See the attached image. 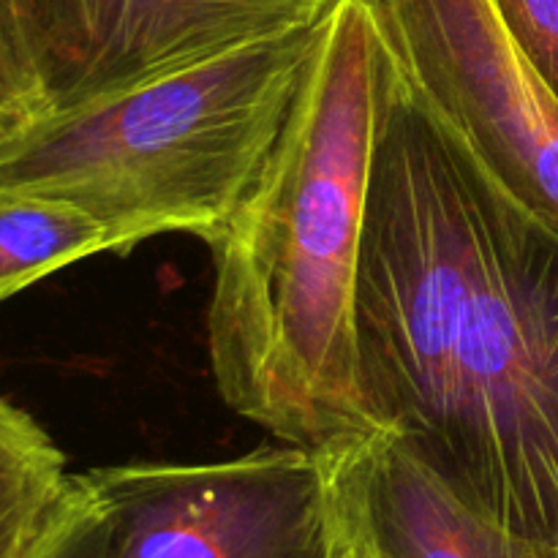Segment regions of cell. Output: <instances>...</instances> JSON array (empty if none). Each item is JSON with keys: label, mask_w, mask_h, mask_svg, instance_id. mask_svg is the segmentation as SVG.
<instances>
[{"label": "cell", "mask_w": 558, "mask_h": 558, "mask_svg": "<svg viewBox=\"0 0 558 558\" xmlns=\"http://www.w3.org/2000/svg\"><path fill=\"white\" fill-rule=\"evenodd\" d=\"M379 47L436 129L558 238V98L490 0H365Z\"/></svg>", "instance_id": "cell-4"}, {"label": "cell", "mask_w": 558, "mask_h": 558, "mask_svg": "<svg viewBox=\"0 0 558 558\" xmlns=\"http://www.w3.org/2000/svg\"><path fill=\"white\" fill-rule=\"evenodd\" d=\"M49 109L314 27L341 0H14Z\"/></svg>", "instance_id": "cell-6"}, {"label": "cell", "mask_w": 558, "mask_h": 558, "mask_svg": "<svg viewBox=\"0 0 558 558\" xmlns=\"http://www.w3.org/2000/svg\"><path fill=\"white\" fill-rule=\"evenodd\" d=\"M376 136L365 0L316 27L283 129L221 238L207 354L221 401L322 452L374 434L360 387L357 289Z\"/></svg>", "instance_id": "cell-2"}, {"label": "cell", "mask_w": 558, "mask_h": 558, "mask_svg": "<svg viewBox=\"0 0 558 558\" xmlns=\"http://www.w3.org/2000/svg\"><path fill=\"white\" fill-rule=\"evenodd\" d=\"M69 477L52 436L0 396V558H27Z\"/></svg>", "instance_id": "cell-9"}, {"label": "cell", "mask_w": 558, "mask_h": 558, "mask_svg": "<svg viewBox=\"0 0 558 558\" xmlns=\"http://www.w3.org/2000/svg\"><path fill=\"white\" fill-rule=\"evenodd\" d=\"M341 537H343V532H341ZM341 558H363L357 554V550L352 548V545L347 543V537H343V548H341Z\"/></svg>", "instance_id": "cell-13"}, {"label": "cell", "mask_w": 558, "mask_h": 558, "mask_svg": "<svg viewBox=\"0 0 558 558\" xmlns=\"http://www.w3.org/2000/svg\"><path fill=\"white\" fill-rule=\"evenodd\" d=\"M357 354L376 430L558 554V238L436 129L379 38Z\"/></svg>", "instance_id": "cell-1"}, {"label": "cell", "mask_w": 558, "mask_h": 558, "mask_svg": "<svg viewBox=\"0 0 558 558\" xmlns=\"http://www.w3.org/2000/svg\"><path fill=\"white\" fill-rule=\"evenodd\" d=\"M49 109L47 87L38 71L14 0H0V136Z\"/></svg>", "instance_id": "cell-10"}, {"label": "cell", "mask_w": 558, "mask_h": 558, "mask_svg": "<svg viewBox=\"0 0 558 558\" xmlns=\"http://www.w3.org/2000/svg\"><path fill=\"white\" fill-rule=\"evenodd\" d=\"M316 27L44 109L0 136V191L74 202L120 254L169 232L213 245L281 134Z\"/></svg>", "instance_id": "cell-3"}, {"label": "cell", "mask_w": 558, "mask_h": 558, "mask_svg": "<svg viewBox=\"0 0 558 558\" xmlns=\"http://www.w3.org/2000/svg\"><path fill=\"white\" fill-rule=\"evenodd\" d=\"M87 477L107 521V558H341L327 463L305 447L120 463Z\"/></svg>", "instance_id": "cell-5"}, {"label": "cell", "mask_w": 558, "mask_h": 558, "mask_svg": "<svg viewBox=\"0 0 558 558\" xmlns=\"http://www.w3.org/2000/svg\"><path fill=\"white\" fill-rule=\"evenodd\" d=\"M322 458L343 537L363 558H558L463 505L387 430Z\"/></svg>", "instance_id": "cell-7"}, {"label": "cell", "mask_w": 558, "mask_h": 558, "mask_svg": "<svg viewBox=\"0 0 558 558\" xmlns=\"http://www.w3.org/2000/svg\"><path fill=\"white\" fill-rule=\"evenodd\" d=\"M104 251L120 254L118 238L74 202L0 191V300Z\"/></svg>", "instance_id": "cell-8"}, {"label": "cell", "mask_w": 558, "mask_h": 558, "mask_svg": "<svg viewBox=\"0 0 558 558\" xmlns=\"http://www.w3.org/2000/svg\"><path fill=\"white\" fill-rule=\"evenodd\" d=\"M27 558H107V521L87 472L71 474Z\"/></svg>", "instance_id": "cell-11"}, {"label": "cell", "mask_w": 558, "mask_h": 558, "mask_svg": "<svg viewBox=\"0 0 558 558\" xmlns=\"http://www.w3.org/2000/svg\"><path fill=\"white\" fill-rule=\"evenodd\" d=\"M490 5L558 98V0H490Z\"/></svg>", "instance_id": "cell-12"}]
</instances>
